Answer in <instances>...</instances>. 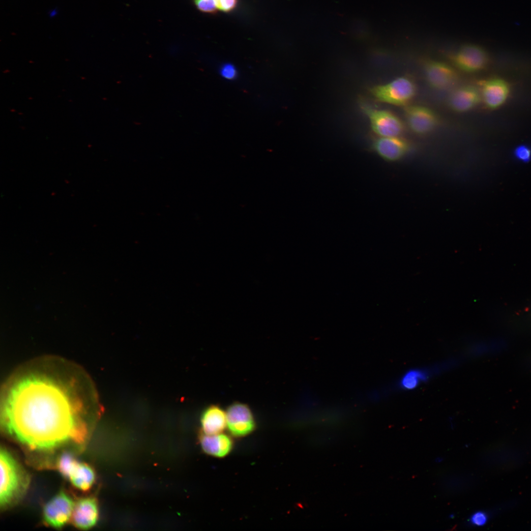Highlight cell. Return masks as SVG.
<instances>
[{
  "label": "cell",
  "instance_id": "6da1fadb",
  "mask_svg": "<svg viewBox=\"0 0 531 531\" xmlns=\"http://www.w3.org/2000/svg\"><path fill=\"white\" fill-rule=\"evenodd\" d=\"M98 408L89 379L62 360L34 362L14 374L4 387V431L28 448L50 451L85 438L88 421Z\"/></svg>",
  "mask_w": 531,
  "mask_h": 531
},
{
  "label": "cell",
  "instance_id": "7a4b0ae2",
  "mask_svg": "<svg viewBox=\"0 0 531 531\" xmlns=\"http://www.w3.org/2000/svg\"><path fill=\"white\" fill-rule=\"evenodd\" d=\"M0 505L6 507L12 503L25 488L23 472L15 458L6 449L0 452Z\"/></svg>",
  "mask_w": 531,
  "mask_h": 531
},
{
  "label": "cell",
  "instance_id": "3957f363",
  "mask_svg": "<svg viewBox=\"0 0 531 531\" xmlns=\"http://www.w3.org/2000/svg\"><path fill=\"white\" fill-rule=\"evenodd\" d=\"M416 91L413 81L406 77H401L385 85L373 87L371 94L378 101L396 106L408 105Z\"/></svg>",
  "mask_w": 531,
  "mask_h": 531
},
{
  "label": "cell",
  "instance_id": "277c9868",
  "mask_svg": "<svg viewBox=\"0 0 531 531\" xmlns=\"http://www.w3.org/2000/svg\"><path fill=\"white\" fill-rule=\"evenodd\" d=\"M450 59L453 65L466 73H474L483 69L488 62L486 51L477 45L467 44L462 46Z\"/></svg>",
  "mask_w": 531,
  "mask_h": 531
},
{
  "label": "cell",
  "instance_id": "5b68a950",
  "mask_svg": "<svg viewBox=\"0 0 531 531\" xmlns=\"http://www.w3.org/2000/svg\"><path fill=\"white\" fill-rule=\"evenodd\" d=\"M74 505L69 496L63 491L60 492L45 504L43 510L44 521L52 527H62L72 517Z\"/></svg>",
  "mask_w": 531,
  "mask_h": 531
},
{
  "label": "cell",
  "instance_id": "8992f818",
  "mask_svg": "<svg viewBox=\"0 0 531 531\" xmlns=\"http://www.w3.org/2000/svg\"><path fill=\"white\" fill-rule=\"evenodd\" d=\"M363 110L369 118L373 131L380 137H399L404 130L401 120L392 113L368 106Z\"/></svg>",
  "mask_w": 531,
  "mask_h": 531
},
{
  "label": "cell",
  "instance_id": "52a82bcc",
  "mask_svg": "<svg viewBox=\"0 0 531 531\" xmlns=\"http://www.w3.org/2000/svg\"><path fill=\"white\" fill-rule=\"evenodd\" d=\"M450 362L446 361L433 366L413 368L406 371L396 383V389L402 391L415 389L428 382L435 375L442 373L449 367Z\"/></svg>",
  "mask_w": 531,
  "mask_h": 531
},
{
  "label": "cell",
  "instance_id": "ba28073f",
  "mask_svg": "<svg viewBox=\"0 0 531 531\" xmlns=\"http://www.w3.org/2000/svg\"><path fill=\"white\" fill-rule=\"evenodd\" d=\"M226 413L227 426L233 436H245L254 429V418L248 406L241 403H235L228 407Z\"/></svg>",
  "mask_w": 531,
  "mask_h": 531
},
{
  "label": "cell",
  "instance_id": "9c48e42d",
  "mask_svg": "<svg viewBox=\"0 0 531 531\" xmlns=\"http://www.w3.org/2000/svg\"><path fill=\"white\" fill-rule=\"evenodd\" d=\"M426 80L433 88L442 90L454 85L458 80L456 70L444 62L429 60L424 66Z\"/></svg>",
  "mask_w": 531,
  "mask_h": 531
},
{
  "label": "cell",
  "instance_id": "30bf717a",
  "mask_svg": "<svg viewBox=\"0 0 531 531\" xmlns=\"http://www.w3.org/2000/svg\"><path fill=\"white\" fill-rule=\"evenodd\" d=\"M407 123L414 133L424 135L434 129L439 122L436 113L428 107L419 105L405 106Z\"/></svg>",
  "mask_w": 531,
  "mask_h": 531
},
{
  "label": "cell",
  "instance_id": "8fae6325",
  "mask_svg": "<svg viewBox=\"0 0 531 531\" xmlns=\"http://www.w3.org/2000/svg\"><path fill=\"white\" fill-rule=\"evenodd\" d=\"M372 147L374 151L383 159L393 162L404 157L410 146L405 139L399 136L380 137L374 141Z\"/></svg>",
  "mask_w": 531,
  "mask_h": 531
},
{
  "label": "cell",
  "instance_id": "7c38bea8",
  "mask_svg": "<svg viewBox=\"0 0 531 531\" xmlns=\"http://www.w3.org/2000/svg\"><path fill=\"white\" fill-rule=\"evenodd\" d=\"M72 521L76 527L88 530L93 527L98 518V509L94 498L88 497L79 500L74 505Z\"/></svg>",
  "mask_w": 531,
  "mask_h": 531
},
{
  "label": "cell",
  "instance_id": "4fadbf2b",
  "mask_svg": "<svg viewBox=\"0 0 531 531\" xmlns=\"http://www.w3.org/2000/svg\"><path fill=\"white\" fill-rule=\"evenodd\" d=\"M481 94L477 88L471 85L459 87L450 94L448 104L450 108L458 113L468 112L480 102Z\"/></svg>",
  "mask_w": 531,
  "mask_h": 531
},
{
  "label": "cell",
  "instance_id": "5bb4252c",
  "mask_svg": "<svg viewBox=\"0 0 531 531\" xmlns=\"http://www.w3.org/2000/svg\"><path fill=\"white\" fill-rule=\"evenodd\" d=\"M509 91L508 84L500 79H493L484 82L482 87L481 97L486 106L495 109L506 100Z\"/></svg>",
  "mask_w": 531,
  "mask_h": 531
},
{
  "label": "cell",
  "instance_id": "9a60e30c",
  "mask_svg": "<svg viewBox=\"0 0 531 531\" xmlns=\"http://www.w3.org/2000/svg\"><path fill=\"white\" fill-rule=\"evenodd\" d=\"M201 423L204 434L221 433L227 426L226 413L218 406H210L202 414Z\"/></svg>",
  "mask_w": 531,
  "mask_h": 531
},
{
  "label": "cell",
  "instance_id": "2e32d148",
  "mask_svg": "<svg viewBox=\"0 0 531 531\" xmlns=\"http://www.w3.org/2000/svg\"><path fill=\"white\" fill-rule=\"evenodd\" d=\"M201 444L206 453L213 456L222 457L231 451L233 443L228 436L219 433L214 435L204 434L201 437Z\"/></svg>",
  "mask_w": 531,
  "mask_h": 531
},
{
  "label": "cell",
  "instance_id": "e0dca14e",
  "mask_svg": "<svg viewBox=\"0 0 531 531\" xmlns=\"http://www.w3.org/2000/svg\"><path fill=\"white\" fill-rule=\"evenodd\" d=\"M68 479L73 486L82 491L89 490L95 480L93 470L88 465L78 462Z\"/></svg>",
  "mask_w": 531,
  "mask_h": 531
},
{
  "label": "cell",
  "instance_id": "ac0fdd59",
  "mask_svg": "<svg viewBox=\"0 0 531 531\" xmlns=\"http://www.w3.org/2000/svg\"><path fill=\"white\" fill-rule=\"evenodd\" d=\"M78 463L71 454L64 453L59 458L57 464L58 468L62 476L68 479Z\"/></svg>",
  "mask_w": 531,
  "mask_h": 531
},
{
  "label": "cell",
  "instance_id": "d6986e66",
  "mask_svg": "<svg viewBox=\"0 0 531 531\" xmlns=\"http://www.w3.org/2000/svg\"><path fill=\"white\" fill-rule=\"evenodd\" d=\"M219 72L223 78L228 80L235 79L237 76L236 67L231 63L223 64L220 67Z\"/></svg>",
  "mask_w": 531,
  "mask_h": 531
},
{
  "label": "cell",
  "instance_id": "ffe728a7",
  "mask_svg": "<svg viewBox=\"0 0 531 531\" xmlns=\"http://www.w3.org/2000/svg\"><path fill=\"white\" fill-rule=\"evenodd\" d=\"M197 8L201 11L213 13L216 12L215 0H193Z\"/></svg>",
  "mask_w": 531,
  "mask_h": 531
},
{
  "label": "cell",
  "instance_id": "44dd1931",
  "mask_svg": "<svg viewBox=\"0 0 531 531\" xmlns=\"http://www.w3.org/2000/svg\"><path fill=\"white\" fill-rule=\"evenodd\" d=\"M514 154L515 157L520 160L528 162L531 158V150L527 146H519L515 149Z\"/></svg>",
  "mask_w": 531,
  "mask_h": 531
},
{
  "label": "cell",
  "instance_id": "7402d4cb",
  "mask_svg": "<svg viewBox=\"0 0 531 531\" xmlns=\"http://www.w3.org/2000/svg\"><path fill=\"white\" fill-rule=\"evenodd\" d=\"M217 9L224 12H229L236 6L237 0H215Z\"/></svg>",
  "mask_w": 531,
  "mask_h": 531
},
{
  "label": "cell",
  "instance_id": "603a6c76",
  "mask_svg": "<svg viewBox=\"0 0 531 531\" xmlns=\"http://www.w3.org/2000/svg\"><path fill=\"white\" fill-rule=\"evenodd\" d=\"M487 517L485 513L477 511L473 513L470 518V523L473 525L481 526L487 522Z\"/></svg>",
  "mask_w": 531,
  "mask_h": 531
}]
</instances>
